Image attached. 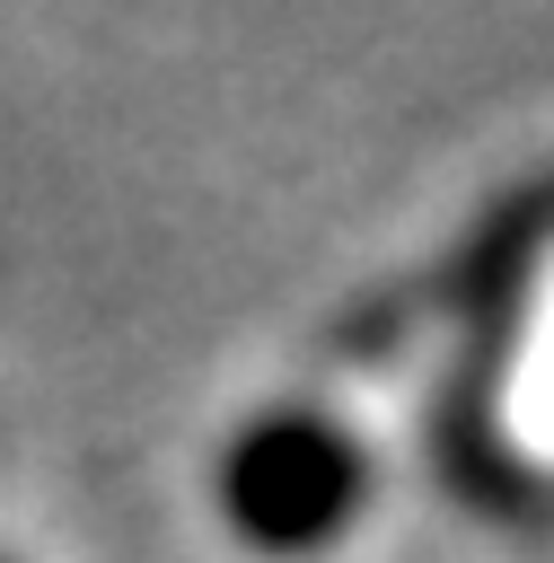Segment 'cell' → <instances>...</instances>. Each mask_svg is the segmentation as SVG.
Segmentation results:
<instances>
[{
    "label": "cell",
    "mask_w": 554,
    "mask_h": 563,
    "mask_svg": "<svg viewBox=\"0 0 554 563\" xmlns=\"http://www.w3.org/2000/svg\"><path fill=\"white\" fill-rule=\"evenodd\" d=\"M361 493H369L361 440L308 405L246 422L220 457V510L255 554H317L325 537L352 528Z\"/></svg>",
    "instance_id": "obj_1"
}]
</instances>
